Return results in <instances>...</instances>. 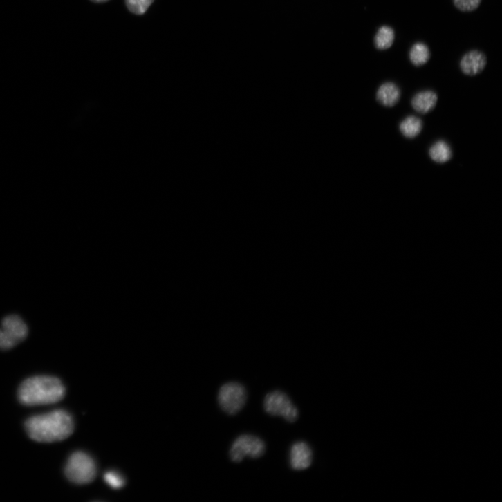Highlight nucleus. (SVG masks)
I'll return each instance as SVG.
<instances>
[{"label":"nucleus","mask_w":502,"mask_h":502,"mask_svg":"<svg viewBox=\"0 0 502 502\" xmlns=\"http://www.w3.org/2000/svg\"><path fill=\"white\" fill-rule=\"evenodd\" d=\"M438 102V95L431 91L417 93L411 100L413 109L420 113L426 114L431 111Z\"/></svg>","instance_id":"9d476101"},{"label":"nucleus","mask_w":502,"mask_h":502,"mask_svg":"<svg viewBox=\"0 0 502 502\" xmlns=\"http://www.w3.org/2000/svg\"><path fill=\"white\" fill-rule=\"evenodd\" d=\"M265 411L273 416H281L288 423H295L299 418V410L290 397L280 390L268 393L264 399Z\"/></svg>","instance_id":"39448f33"},{"label":"nucleus","mask_w":502,"mask_h":502,"mask_svg":"<svg viewBox=\"0 0 502 502\" xmlns=\"http://www.w3.org/2000/svg\"><path fill=\"white\" fill-rule=\"evenodd\" d=\"M154 0H125L128 10L136 15H144Z\"/></svg>","instance_id":"dca6fc26"},{"label":"nucleus","mask_w":502,"mask_h":502,"mask_svg":"<svg viewBox=\"0 0 502 502\" xmlns=\"http://www.w3.org/2000/svg\"><path fill=\"white\" fill-rule=\"evenodd\" d=\"M266 451V443L260 438L253 435H241L232 443L230 457L233 463H239L245 457L260 458L265 454Z\"/></svg>","instance_id":"423d86ee"},{"label":"nucleus","mask_w":502,"mask_h":502,"mask_svg":"<svg viewBox=\"0 0 502 502\" xmlns=\"http://www.w3.org/2000/svg\"><path fill=\"white\" fill-rule=\"evenodd\" d=\"M400 97V91L393 82H385L377 93V100L386 107L394 106Z\"/></svg>","instance_id":"9b49d317"},{"label":"nucleus","mask_w":502,"mask_h":502,"mask_svg":"<svg viewBox=\"0 0 502 502\" xmlns=\"http://www.w3.org/2000/svg\"><path fill=\"white\" fill-rule=\"evenodd\" d=\"M399 129L405 138L412 139L420 135L423 129V122L418 118L409 116L400 124Z\"/></svg>","instance_id":"f8f14e48"},{"label":"nucleus","mask_w":502,"mask_h":502,"mask_svg":"<svg viewBox=\"0 0 502 502\" xmlns=\"http://www.w3.org/2000/svg\"><path fill=\"white\" fill-rule=\"evenodd\" d=\"M431 58V52L424 43L414 44L409 51V59L416 66H421L427 64Z\"/></svg>","instance_id":"ddd939ff"},{"label":"nucleus","mask_w":502,"mask_h":502,"mask_svg":"<svg viewBox=\"0 0 502 502\" xmlns=\"http://www.w3.org/2000/svg\"><path fill=\"white\" fill-rule=\"evenodd\" d=\"M313 451L310 447L304 441H299L292 445L290 453V463L295 471H303L309 468L313 463Z\"/></svg>","instance_id":"6e6552de"},{"label":"nucleus","mask_w":502,"mask_h":502,"mask_svg":"<svg viewBox=\"0 0 502 502\" xmlns=\"http://www.w3.org/2000/svg\"><path fill=\"white\" fill-rule=\"evenodd\" d=\"M66 393L63 383L52 376H35L25 380L19 387V401L26 406L50 405L62 400Z\"/></svg>","instance_id":"f03ea898"},{"label":"nucleus","mask_w":502,"mask_h":502,"mask_svg":"<svg viewBox=\"0 0 502 502\" xmlns=\"http://www.w3.org/2000/svg\"><path fill=\"white\" fill-rule=\"evenodd\" d=\"M486 64L487 59L483 53L472 50L463 57L460 66L465 75L473 76L479 74L485 68Z\"/></svg>","instance_id":"1a4fd4ad"},{"label":"nucleus","mask_w":502,"mask_h":502,"mask_svg":"<svg viewBox=\"0 0 502 502\" xmlns=\"http://www.w3.org/2000/svg\"><path fill=\"white\" fill-rule=\"evenodd\" d=\"M104 481L109 486L113 489H120L124 485V478L123 476L115 471L107 472L104 474Z\"/></svg>","instance_id":"f3484780"},{"label":"nucleus","mask_w":502,"mask_h":502,"mask_svg":"<svg viewBox=\"0 0 502 502\" xmlns=\"http://www.w3.org/2000/svg\"><path fill=\"white\" fill-rule=\"evenodd\" d=\"M456 8L464 12H470L476 10L481 0H453Z\"/></svg>","instance_id":"a211bd4d"},{"label":"nucleus","mask_w":502,"mask_h":502,"mask_svg":"<svg viewBox=\"0 0 502 502\" xmlns=\"http://www.w3.org/2000/svg\"><path fill=\"white\" fill-rule=\"evenodd\" d=\"M28 326L18 315H9L2 320L0 328V351H10L23 342L28 336Z\"/></svg>","instance_id":"20e7f679"},{"label":"nucleus","mask_w":502,"mask_h":502,"mask_svg":"<svg viewBox=\"0 0 502 502\" xmlns=\"http://www.w3.org/2000/svg\"><path fill=\"white\" fill-rule=\"evenodd\" d=\"M394 39L395 32L393 28L384 26L379 28L374 38V44L377 49L384 50L391 47Z\"/></svg>","instance_id":"2eb2a0df"},{"label":"nucleus","mask_w":502,"mask_h":502,"mask_svg":"<svg viewBox=\"0 0 502 502\" xmlns=\"http://www.w3.org/2000/svg\"><path fill=\"white\" fill-rule=\"evenodd\" d=\"M247 400V391L245 387L236 382L223 384L218 394V401L223 411L229 415H235L245 406Z\"/></svg>","instance_id":"0eeeda50"},{"label":"nucleus","mask_w":502,"mask_h":502,"mask_svg":"<svg viewBox=\"0 0 502 502\" xmlns=\"http://www.w3.org/2000/svg\"><path fill=\"white\" fill-rule=\"evenodd\" d=\"M64 473L66 478L75 484H89L96 477L97 465L89 454L77 452L68 459Z\"/></svg>","instance_id":"7ed1b4c3"},{"label":"nucleus","mask_w":502,"mask_h":502,"mask_svg":"<svg viewBox=\"0 0 502 502\" xmlns=\"http://www.w3.org/2000/svg\"><path fill=\"white\" fill-rule=\"evenodd\" d=\"M429 155L434 161L438 163H445L452 158V150L446 141L439 140L431 146Z\"/></svg>","instance_id":"4468645a"},{"label":"nucleus","mask_w":502,"mask_h":502,"mask_svg":"<svg viewBox=\"0 0 502 502\" xmlns=\"http://www.w3.org/2000/svg\"><path fill=\"white\" fill-rule=\"evenodd\" d=\"M25 427L32 440L38 443H53L70 437L74 430V423L68 411L57 409L29 418Z\"/></svg>","instance_id":"f257e3e1"},{"label":"nucleus","mask_w":502,"mask_h":502,"mask_svg":"<svg viewBox=\"0 0 502 502\" xmlns=\"http://www.w3.org/2000/svg\"><path fill=\"white\" fill-rule=\"evenodd\" d=\"M91 1L95 3H105L109 1V0H91Z\"/></svg>","instance_id":"6ab92c4d"}]
</instances>
